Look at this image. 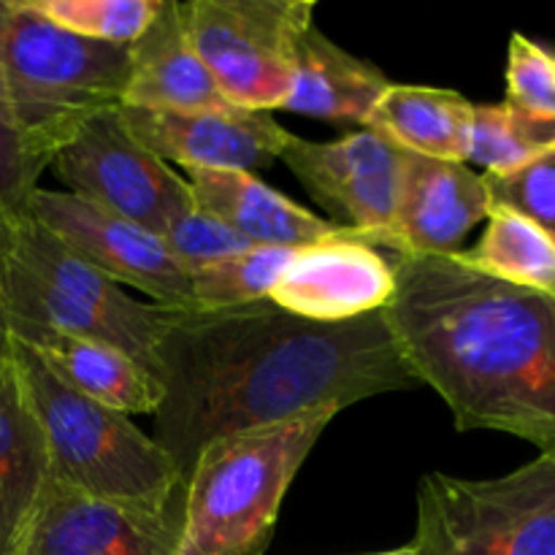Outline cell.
I'll use <instances>...</instances> for the list:
<instances>
[{
	"mask_svg": "<svg viewBox=\"0 0 555 555\" xmlns=\"http://www.w3.org/2000/svg\"><path fill=\"white\" fill-rule=\"evenodd\" d=\"M155 377L163 399L152 439L182 482L217 439L421 385L383 309L347 323H312L269 298L171 309Z\"/></svg>",
	"mask_w": 555,
	"mask_h": 555,
	"instance_id": "6da1fadb",
	"label": "cell"
},
{
	"mask_svg": "<svg viewBox=\"0 0 555 555\" xmlns=\"http://www.w3.org/2000/svg\"><path fill=\"white\" fill-rule=\"evenodd\" d=\"M195 204L225 222L255 247L301 249L339 236L345 228L293 204L280 190L269 188L249 171H206L190 168Z\"/></svg>",
	"mask_w": 555,
	"mask_h": 555,
	"instance_id": "e0dca14e",
	"label": "cell"
},
{
	"mask_svg": "<svg viewBox=\"0 0 555 555\" xmlns=\"http://www.w3.org/2000/svg\"><path fill=\"white\" fill-rule=\"evenodd\" d=\"M309 0H190L182 20L201 63L233 108L274 112L287 103Z\"/></svg>",
	"mask_w": 555,
	"mask_h": 555,
	"instance_id": "ba28073f",
	"label": "cell"
},
{
	"mask_svg": "<svg viewBox=\"0 0 555 555\" xmlns=\"http://www.w3.org/2000/svg\"><path fill=\"white\" fill-rule=\"evenodd\" d=\"M3 298L11 339L60 331L106 341L155 374L171 307L133 298L25 211L11 220Z\"/></svg>",
	"mask_w": 555,
	"mask_h": 555,
	"instance_id": "5b68a950",
	"label": "cell"
},
{
	"mask_svg": "<svg viewBox=\"0 0 555 555\" xmlns=\"http://www.w3.org/2000/svg\"><path fill=\"white\" fill-rule=\"evenodd\" d=\"M43 20L92 41L130 47L155 20L160 0H27Z\"/></svg>",
	"mask_w": 555,
	"mask_h": 555,
	"instance_id": "d4e9b609",
	"label": "cell"
},
{
	"mask_svg": "<svg viewBox=\"0 0 555 555\" xmlns=\"http://www.w3.org/2000/svg\"><path fill=\"white\" fill-rule=\"evenodd\" d=\"M296 249L253 247L190 271L193 309H228L269 298Z\"/></svg>",
	"mask_w": 555,
	"mask_h": 555,
	"instance_id": "cb8c5ba5",
	"label": "cell"
},
{
	"mask_svg": "<svg viewBox=\"0 0 555 555\" xmlns=\"http://www.w3.org/2000/svg\"><path fill=\"white\" fill-rule=\"evenodd\" d=\"M390 85L393 81L377 65L341 49L312 22L298 36L291 98L282 112L366 125Z\"/></svg>",
	"mask_w": 555,
	"mask_h": 555,
	"instance_id": "ac0fdd59",
	"label": "cell"
},
{
	"mask_svg": "<svg viewBox=\"0 0 555 555\" xmlns=\"http://www.w3.org/2000/svg\"><path fill=\"white\" fill-rule=\"evenodd\" d=\"M0 63L22 146L41 173L87 119L122 106L130 76L128 47L63 30L27 0H0Z\"/></svg>",
	"mask_w": 555,
	"mask_h": 555,
	"instance_id": "277c9868",
	"label": "cell"
},
{
	"mask_svg": "<svg viewBox=\"0 0 555 555\" xmlns=\"http://www.w3.org/2000/svg\"><path fill=\"white\" fill-rule=\"evenodd\" d=\"M491 209H509L547 233L555 244V150L504 173H482Z\"/></svg>",
	"mask_w": 555,
	"mask_h": 555,
	"instance_id": "484cf974",
	"label": "cell"
},
{
	"mask_svg": "<svg viewBox=\"0 0 555 555\" xmlns=\"http://www.w3.org/2000/svg\"><path fill=\"white\" fill-rule=\"evenodd\" d=\"M280 160L334 225L350 228L369 247H383L393 225L404 150L369 128L336 141H309L291 133Z\"/></svg>",
	"mask_w": 555,
	"mask_h": 555,
	"instance_id": "30bf717a",
	"label": "cell"
},
{
	"mask_svg": "<svg viewBox=\"0 0 555 555\" xmlns=\"http://www.w3.org/2000/svg\"><path fill=\"white\" fill-rule=\"evenodd\" d=\"M130 133L160 160L206 171H258L280 160L287 130L266 112L201 108L150 112L122 106Z\"/></svg>",
	"mask_w": 555,
	"mask_h": 555,
	"instance_id": "5bb4252c",
	"label": "cell"
},
{
	"mask_svg": "<svg viewBox=\"0 0 555 555\" xmlns=\"http://www.w3.org/2000/svg\"><path fill=\"white\" fill-rule=\"evenodd\" d=\"M49 168L68 193L163 236L173 217L193 204L190 182L146 150L122 117V106L87 119L54 152Z\"/></svg>",
	"mask_w": 555,
	"mask_h": 555,
	"instance_id": "9c48e42d",
	"label": "cell"
},
{
	"mask_svg": "<svg viewBox=\"0 0 555 555\" xmlns=\"http://www.w3.org/2000/svg\"><path fill=\"white\" fill-rule=\"evenodd\" d=\"M163 242L188 271L217 263V260H225L231 255L247 253V249L255 247L195 201L173 217L171 225L163 231Z\"/></svg>",
	"mask_w": 555,
	"mask_h": 555,
	"instance_id": "4316f807",
	"label": "cell"
},
{
	"mask_svg": "<svg viewBox=\"0 0 555 555\" xmlns=\"http://www.w3.org/2000/svg\"><path fill=\"white\" fill-rule=\"evenodd\" d=\"M25 215L119 285H130L160 307L193 309L190 271L166 247L163 236L103 206L63 190L36 188Z\"/></svg>",
	"mask_w": 555,
	"mask_h": 555,
	"instance_id": "7c38bea8",
	"label": "cell"
},
{
	"mask_svg": "<svg viewBox=\"0 0 555 555\" xmlns=\"http://www.w3.org/2000/svg\"><path fill=\"white\" fill-rule=\"evenodd\" d=\"M472 271L555 296V244L542 228L509 209L493 206L488 228L472 249L453 255Z\"/></svg>",
	"mask_w": 555,
	"mask_h": 555,
	"instance_id": "7402d4cb",
	"label": "cell"
},
{
	"mask_svg": "<svg viewBox=\"0 0 555 555\" xmlns=\"http://www.w3.org/2000/svg\"><path fill=\"white\" fill-rule=\"evenodd\" d=\"M38 179H41V171L33 166L22 146L9 103V90H5L3 63H0V206L11 217H20L30 193L38 188Z\"/></svg>",
	"mask_w": 555,
	"mask_h": 555,
	"instance_id": "f1b7e54d",
	"label": "cell"
},
{
	"mask_svg": "<svg viewBox=\"0 0 555 555\" xmlns=\"http://www.w3.org/2000/svg\"><path fill=\"white\" fill-rule=\"evenodd\" d=\"M184 491L163 507L112 502L49 477L9 555H173Z\"/></svg>",
	"mask_w": 555,
	"mask_h": 555,
	"instance_id": "8fae6325",
	"label": "cell"
},
{
	"mask_svg": "<svg viewBox=\"0 0 555 555\" xmlns=\"http://www.w3.org/2000/svg\"><path fill=\"white\" fill-rule=\"evenodd\" d=\"M396 293L390 258L358 242L350 228L328 242L296 249L269 301L312 323H347L379 312Z\"/></svg>",
	"mask_w": 555,
	"mask_h": 555,
	"instance_id": "4fadbf2b",
	"label": "cell"
},
{
	"mask_svg": "<svg viewBox=\"0 0 555 555\" xmlns=\"http://www.w3.org/2000/svg\"><path fill=\"white\" fill-rule=\"evenodd\" d=\"M475 103L461 92L426 85H390L363 128L385 135L410 155L466 163Z\"/></svg>",
	"mask_w": 555,
	"mask_h": 555,
	"instance_id": "ffe728a7",
	"label": "cell"
},
{
	"mask_svg": "<svg viewBox=\"0 0 555 555\" xmlns=\"http://www.w3.org/2000/svg\"><path fill=\"white\" fill-rule=\"evenodd\" d=\"M11 361L49 450V477L112 502L163 507L184 491L171 455L128 415L65 385L33 347L11 339Z\"/></svg>",
	"mask_w": 555,
	"mask_h": 555,
	"instance_id": "8992f818",
	"label": "cell"
},
{
	"mask_svg": "<svg viewBox=\"0 0 555 555\" xmlns=\"http://www.w3.org/2000/svg\"><path fill=\"white\" fill-rule=\"evenodd\" d=\"M49 480V450L11 358L0 361V555H9Z\"/></svg>",
	"mask_w": 555,
	"mask_h": 555,
	"instance_id": "44dd1931",
	"label": "cell"
},
{
	"mask_svg": "<svg viewBox=\"0 0 555 555\" xmlns=\"http://www.w3.org/2000/svg\"><path fill=\"white\" fill-rule=\"evenodd\" d=\"M504 103L534 117L555 119V52L524 33H513L509 38Z\"/></svg>",
	"mask_w": 555,
	"mask_h": 555,
	"instance_id": "83f0119b",
	"label": "cell"
},
{
	"mask_svg": "<svg viewBox=\"0 0 555 555\" xmlns=\"http://www.w3.org/2000/svg\"><path fill=\"white\" fill-rule=\"evenodd\" d=\"M383 309L421 385L459 431H499L555 453V296L472 271L453 255H393Z\"/></svg>",
	"mask_w": 555,
	"mask_h": 555,
	"instance_id": "7a4b0ae2",
	"label": "cell"
},
{
	"mask_svg": "<svg viewBox=\"0 0 555 555\" xmlns=\"http://www.w3.org/2000/svg\"><path fill=\"white\" fill-rule=\"evenodd\" d=\"M369 555H421L415 551V547L412 545H406V547H399V551H388V553H369Z\"/></svg>",
	"mask_w": 555,
	"mask_h": 555,
	"instance_id": "4dcf8cb0",
	"label": "cell"
},
{
	"mask_svg": "<svg viewBox=\"0 0 555 555\" xmlns=\"http://www.w3.org/2000/svg\"><path fill=\"white\" fill-rule=\"evenodd\" d=\"M336 406L206 444L184 477V526L173 555H263L282 502Z\"/></svg>",
	"mask_w": 555,
	"mask_h": 555,
	"instance_id": "3957f363",
	"label": "cell"
},
{
	"mask_svg": "<svg viewBox=\"0 0 555 555\" xmlns=\"http://www.w3.org/2000/svg\"><path fill=\"white\" fill-rule=\"evenodd\" d=\"M128 52L130 76L122 106L150 112L233 108L201 63L184 27L182 3L177 0H160L155 20L130 43Z\"/></svg>",
	"mask_w": 555,
	"mask_h": 555,
	"instance_id": "2e32d148",
	"label": "cell"
},
{
	"mask_svg": "<svg viewBox=\"0 0 555 555\" xmlns=\"http://www.w3.org/2000/svg\"><path fill=\"white\" fill-rule=\"evenodd\" d=\"M555 150V119L534 117L509 103L475 106L469 160L486 173H504Z\"/></svg>",
	"mask_w": 555,
	"mask_h": 555,
	"instance_id": "603a6c76",
	"label": "cell"
},
{
	"mask_svg": "<svg viewBox=\"0 0 555 555\" xmlns=\"http://www.w3.org/2000/svg\"><path fill=\"white\" fill-rule=\"evenodd\" d=\"M11 220L14 217L0 206V361L11 358V336L9 325H5V298H3V285H5V258H9V233H11Z\"/></svg>",
	"mask_w": 555,
	"mask_h": 555,
	"instance_id": "f546056e",
	"label": "cell"
},
{
	"mask_svg": "<svg viewBox=\"0 0 555 555\" xmlns=\"http://www.w3.org/2000/svg\"><path fill=\"white\" fill-rule=\"evenodd\" d=\"M412 547L421 555H555V453L491 480L423 475Z\"/></svg>",
	"mask_w": 555,
	"mask_h": 555,
	"instance_id": "52a82bcc",
	"label": "cell"
},
{
	"mask_svg": "<svg viewBox=\"0 0 555 555\" xmlns=\"http://www.w3.org/2000/svg\"><path fill=\"white\" fill-rule=\"evenodd\" d=\"M488 211L482 173L466 163L406 152L393 225L383 247L393 255H455L472 228L488 220Z\"/></svg>",
	"mask_w": 555,
	"mask_h": 555,
	"instance_id": "9a60e30c",
	"label": "cell"
},
{
	"mask_svg": "<svg viewBox=\"0 0 555 555\" xmlns=\"http://www.w3.org/2000/svg\"><path fill=\"white\" fill-rule=\"evenodd\" d=\"M14 341L33 347L65 385L108 410L122 415H155L160 406L163 388L155 374L106 341L60 331H38Z\"/></svg>",
	"mask_w": 555,
	"mask_h": 555,
	"instance_id": "d6986e66",
	"label": "cell"
}]
</instances>
